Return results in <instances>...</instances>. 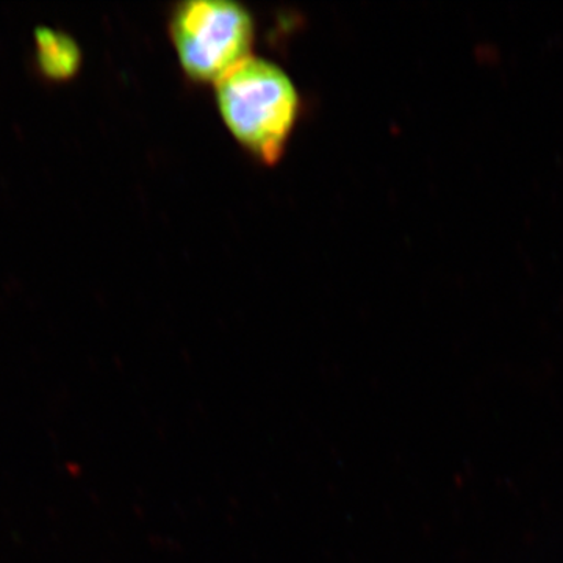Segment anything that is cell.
<instances>
[{
  "instance_id": "2",
  "label": "cell",
  "mask_w": 563,
  "mask_h": 563,
  "mask_svg": "<svg viewBox=\"0 0 563 563\" xmlns=\"http://www.w3.org/2000/svg\"><path fill=\"white\" fill-rule=\"evenodd\" d=\"M169 38L181 69L191 80L217 85L252 57L255 22L242 3L191 0L174 7Z\"/></svg>"
},
{
  "instance_id": "3",
  "label": "cell",
  "mask_w": 563,
  "mask_h": 563,
  "mask_svg": "<svg viewBox=\"0 0 563 563\" xmlns=\"http://www.w3.org/2000/svg\"><path fill=\"white\" fill-rule=\"evenodd\" d=\"M41 69L49 77H66L76 73L80 51L74 40L47 29L36 32Z\"/></svg>"
},
{
  "instance_id": "1",
  "label": "cell",
  "mask_w": 563,
  "mask_h": 563,
  "mask_svg": "<svg viewBox=\"0 0 563 563\" xmlns=\"http://www.w3.org/2000/svg\"><path fill=\"white\" fill-rule=\"evenodd\" d=\"M225 128L263 165L284 157L301 114V98L276 63L252 57L214 85Z\"/></svg>"
}]
</instances>
